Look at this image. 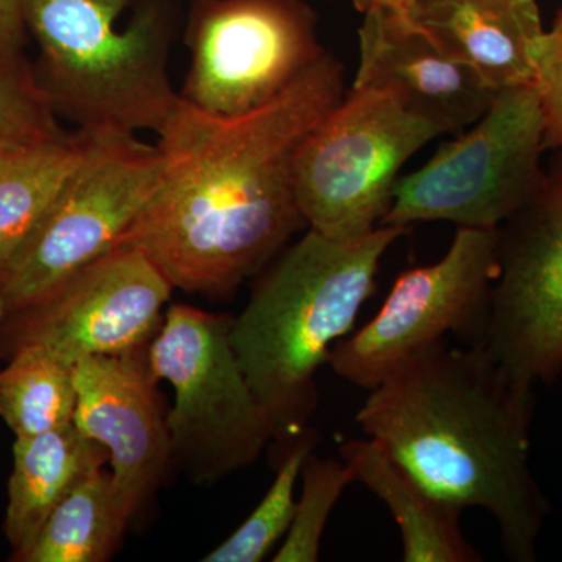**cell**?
I'll use <instances>...</instances> for the list:
<instances>
[{
  "instance_id": "1",
  "label": "cell",
  "mask_w": 562,
  "mask_h": 562,
  "mask_svg": "<svg viewBox=\"0 0 562 562\" xmlns=\"http://www.w3.org/2000/svg\"><path fill=\"white\" fill-rule=\"evenodd\" d=\"M341 61L325 52L271 102L213 116L180 98L157 133L160 181L117 247L146 255L173 290L232 297L306 227L294 158L344 98Z\"/></svg>"
},
{
  "instance_id": "2",
  "label": "cell",
  "mask_w": 562,
  "mask_h": 562,
  "mask_svg": "<svg viewBox=\"0 0 562 562\" xmlns=\"http://www.w3.org/2000/svg\"><path fill=\"white\" fill-rule=\"evenodd\" d=\"M369 392L357 414L366 438L446 505L490 513L509 560H538L550 506L530 465L535 390L484 347L442 341Z\"/></svg>"
},
{
  "instance_id": "3",
  "label": "cell",
  "mask_w": 562,
  "mask_h": 562,
  "mask_svg": "<svg viewBox=\"0 0 562 562\" xmlns=\"http://www.w3.org/2000/svg\"><path fill=\"white\" fill-rule=\"evenodd\" d=\"M406 232L380 225L342 241L308 228L258 273L249 302L232 319L231 339L277 443L308 430L319 402L317 372L353 330L383 255Z\"/></svg>"
},
{
  "instance_id": "4",
  "label": "cell",
  "mask_w": 562,
  "mask_h": 562,
  "mask_svg": "<svg viewBox=\"0 0 562 562\" xmlns=\"http://www.w3.org/2000/svg\"><path fill=\"white\" fill-rule=\"evenodd\" d=\"M22 0L38 44L36 81L57 117L77 131L158 133L180 101L169 79L179 0Z\"/></svg>"
},
{
  "instance_id": "5",
  "label": "cell",
  "mask_w": 562,
  "mask_h": 562,
  "mask_svg": "<svg viewBox=\"0 0 562 562\" xmlns=\"http://www.w3.org/2000/svg\"><path fill=\"white\" fill-rule=\"evenodd\" d=\"M228 316L173 303L151 339V371L171 384L173 468L214 484L260 460L273 441L268 414L251 391L231 339Z\"/></svg>"
},
{
  "instance_id": "6",
  "label": "cell",
  "mask_w": 562,
  "mask_h": 562,
  "mask_svg": "<svg viewBox=\"0 0 562 562\" xmlns=\"http://www.w3.org/2000/svg\"><path fill=\"white\" fill-rule=\"evenodd\" d=\"M546 125L535 83L498 91L475 124L442 144L422 168L398 177L380 225L419 222L497 231L538 191Z\"/></svg>"
},
{
  "instance_id": "7",
  "label": "cell",
  "mask_w": 562,
  "mask_h": 562,
  "mask_svg": "<svg viewBox=\"0 0 562 562\" xmlns=\"http://www.w3.org/2000/svg\"><path fill=\"white\" fill-rule=\"evenodd\" d=\"M83 132V157L0 273V319L117 249L162 171L157 146L132 133Z\"/></svg>"
},
{
  "instance_id": "8",
  "label": "cell",
  "mask_w": 562,
  "mask_h": 562,
  "mask_svg": "<svg viewBox=\"0 0 562 562\" xmlns=\"http://www.w3.org/2000/svg\"><path fill=\"white\" fill-rule=\"evenodd\" d=\"M436 136L387 95L351 88L295 151V199L306 227L342 241L375 231L403 165Z\"/></svg>"
},
{
  "instance_id": "9",
  "label": "cell",
  "mask_w": 562,
  "mask_h": 562,
  "mask_svg": "<svg viewBox=\"0 0 562 562\" xmlns=\"http://www.w3.org/2000/svg\"><path fill=\"white\" fill-rule=\"evenodd\" d=\"M497 273L498 228L458 227L441 260L402 272L379 313L333 347L328 364L371 391L449 335L482 346Z\"/></svg>"
},
{
  "instance_id": "10",
  "label": "cell",
  "mask_w": 562,
  "mask_h": 562,
  "mask_svg": "<svg viewBox=\"0 0 562 562\" xmlns=\"http://www.w3.org/2000/svg\"><path fill=\"white\" fill-rule=\"evenodd\" d=\"M316 24L303 0H194L180 98L221 117L260 109L324 57Z\"/></svg>"
},
{
  "instance_id": "11",
  "label": "cell",
  "mask_w": 562,
  "mask_h": 562,
  "mask_svg": "<svg viewBox=\"0 0 562 562\" xmlns=\"http://www.w3.org/2000/svg\"><path fill=\"white\" fill-rule=\"evenodd\" d=\"M173 288L138 249L117 247L0 319V361L40 347L76 366L150 344Z\"/></svg>"
},
{
  "instance_id": "12",
  "label": "cell",
  "mask_w": 562,
  "mask_h": 562,
  "mask_svg": "<svg viewBox=\"0 0 562 562\" xmlns=\"http://www.w3.org/2000/svg\"><path fill=\"white\" fill-rule=\"evenodd\" d=\"M498 228V273L482 347L522 386L562 373V149Z\"/></svg>"
},
{
  "instance_id": "13",
  "label": "cell",
  "mask_w": 562,
  "mask_h": 562,
  "mask_svg": "<svg viewBox=\"0 0 562 562\" xmlns=\"http://www.w3.org/2000/svg\"><path fill=\"white\" fill-rule=\"evenodd\" d=\"M149 346L77 362L74 424L109 452L111 476L132 522L150 508L173 469L169 408Z\"/></svg>"
},
{
  "instance_id": "14",
  "label": "cell",
  "mask_w": 562,
  "mask_h": 562,
  "mask_svg": "<svg viewBox=\"0 0 562 562\" xmlns=\"http://www.w3.org/2000/svg\"><path fill=\"white\" fill-rule=\"evenodd\" d=\"M358 46L360 63L351 88L387 95L439 135L471 127L501 91L471 66L449 57L402 11L366 13Z\"/></svg>"
},
{
  "instance_id": "15",
  "label": "cell",
  "mask_w": 562,
  "mask_h": 562,
  "mask_svg": "<svg viewBox=\"0 0 562 562\" xmlns=\"http://www.w3.org/2000/svg\"><path fill=\"white\" fill-rule=\"evenodd\" d=\"M406 18L495 90L535 83L538 0H414Z\"/></svg>"
},
{
  "instance_id": "16",
  "label": "cell",
  "mask_w": 562,
  "mask_h": 562,
  "mask_svg": "<svg viewBox=\"0 0 562 562\" xmlns=\"http://www.w3.org/2000/svg\"><path fill=\"white\" fill-rule=\"evenodd\" d=\"M106 462L105 447L85 436L74 422L41 435L14 438L3 520L10 561H24L63 498Z\"/></svg>"
},
{
  "instance_id": "17",
  "label": "cell",
  "mask_w": 562,
  "mask_h": 562,
  "mask_svg": "<svg viewBox=\"0 0 562 562\" xmlns=\"http://www.w3.org/2000/svg\"><path fill=\"white\" fill-rule=\"evenodd\" d=\"M355 482L390 509L402 535L405 562H479L462 535L461 512L436 498L397 464L375 439H349L339 447Z\"/></svg>"
},
{
  "instance_id": "18",
  "label": "cell",
  "mask_w": 562,
  "mask_h": 562,
  "mask_svg": "<svg viewBox=\"0 0 562 562\" xmlns=\"http://www.w3.org/2000/svg\"><path fill=\"white\" fill-rule=\"evenodd\" d=\"M83 151L80 131L0 149V273L57 198Z\"/></svg>"
},
{
  "instance_id": "19",
  "label": "cell",
  "mask_w": 562,
  "mask_h": 562,
  "mask_svg": "<svg viewBox=\"0 0 562 562\" xmlns=\"http://www.w3.org/2000/svg\"><path fill=\"white\" fill-rule=\"evenodd\" d=\"M132 524L111 472H92L63 498L22 562H105Z\"/></svg>"
},
{
  "instance_id": "20",
  "label": "cell",
  "mask_w": 562,
  "mask_h": 562,
  "mask_svg": "<svg viewBox=\"0 0 562 562\" xmlns=\"http://www.w3.org/2000/svg\"><path fill=\"white\" fill-rule=\"evenodd\" d=\"M76 366L31 347L0 369V417L14 438L72 424L77 409Z\"/></svg>"
},
{
  "instance_id": "21",
  "label": "cell",
  "mask_w": 562,
  "mask_h": 562,
  "mask_svg": "<svg viewBox=\"0 0 562 562\" xmlns=\"http://www.w3.org/2000/svg\"><path fill=\"white\" fill-rule=\"evenodd\" d=\"M316 432L306 430L286 443L276 479L262 501L235 531L211 550L203 562H258L290 531L295 513V490L303 462L316 447Z\"/></svg>"
},
{
  "instance_id": "22",
  "label": "cell",
  "mask_w": 562,
  "mask_h": 562,
  "mask_svg": "<svg viewBox=\"0 0 562 562\" xmlns=\"http://www.w3.org/2000/svg\"><path fill=\"white\" fill-rule=\"evenodd\" d=\"M301 498L294 519L273 562H316L328 517L349 484L355 483L349 465L336 458L313 452L303 462Z\"/></svg>"
},
{
  "instance_id": "23",
  "label": "cell",
  "mask_w": 562,
  "mask_h": 562,
  "mask_svg": "<svg viewBox=\"0 0 562 562\" xmlns=\"http://www.w3.org/2000/svg\"><path fill=\"white\" fill-rule=\"evenodd\" d=\"M65 133L22 54H0V149Z\"/></svg>"
},
{
  "instance_id": "24",
  "label": "cell",
  "mask_w": 562,
  "mask_h": 562,
  "mask_svg": "<svg viewBox=\"0 0 562 562\" xmlns=\"http://www.w3.org/2000/svg\"><path fill=\"white\" fill-rule=\"evenodd\" d=\"M535 87L541 103L543 146L546 150L562 149V3L550 31L543 33L536 52Z\"/></svg>"
},
{
  "instance_id": "25",
  "label": "cell",
  "mask_w": 562,
  "mask_h": 562,
  "mask_svg": "<svg viewBox=\"0 0 562 562\" xmlns=\"http://www.w3.org/2000/svg\"><path fill=\"white\" fill-rule=\"evenodd\" d=\"M27 38L22 0H0V54H22Z\"/></svg>"
},
{
  "instance_id": "26",
  "label": "cell",
  "mask_w": 562,
  "mask_h": 562,
  "mask_svg": "<svg viewBox=\"0 0 562 562\" xmlns=\"http://www.w3.org/2000/svg\"><path fill=\"white\" fill-rule=\"evenodd\" d=\"M350 2L362 14L373 10H394L406 13L414 0H350Z\"/></svg>"
}]
</instances>
